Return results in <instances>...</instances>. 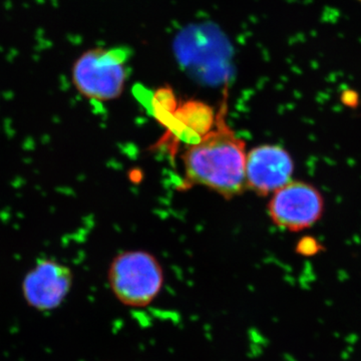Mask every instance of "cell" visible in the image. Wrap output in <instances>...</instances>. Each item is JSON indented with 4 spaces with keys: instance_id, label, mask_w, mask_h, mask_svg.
<instances>
[{
    "instance_id": "52a82bcc",
    "label": "cell",
    "mask_w": 361,
    "mask_h": 361,
    "mask_svg": "<svg viewBox=\"0 0 361 361\" xmlns=\"http://www.w3.org/2000/svg\"><path fill=\"white\" fill-rule=\"evenodd\" d=\"M173 118H176L189 130H194L199 137L212 130L214 111L209 104L197 99L185 102L176 109Z\"/></svg>"
},
{
    "instance_id": "6da1fadb",
    "label": "cell",
    "mask_w": 361,
    "mask_h": 361,
    "mask_svg": "<svg viewBox=\"0 0 361 361\" xmlns=\"http://www.w3.org/2000/svg\"><path fill=\"white\" fill-rule=\"evenodd\" d=\"M216 121V129L188 147L183 157L185 173L194 184L232 199L247 188L246 144L228 127L224 111Z\"/></svg>"
},
{
    "instance_id": "8992f818",
    "label": "cell",
    "mask_w": 361,
    "mask_h": 361,
    "mask_svg": "<svg viewBox=\"0 0 361 361\" xmlns=\"http://www.w3.org/2000/svg\"><path fill=\"white\" fill-rule=\"evenodd\" d=\"M294 161L277 145H261L247 153L246 184L259 196L274 194L292 180Z\"/></svg>"
},
{
    "instance_id": "ba28073f",
    "label": "cell",
    "mask_w": 361,
    "mask_h": 361,
    "mask_svg": "<svg viewBox=\"0 0 361 361\" xmlns=\"http://www.w3.org/2000/svg\"><path fill=\"white\" fill-rule=\"evenodd\" d=\"M153 104L156 113L163 115L170 114L173 116L176 109L178 108V103L172 87L165 85L157 90L153 97Z\"/></svg>"
},
{
    "instance_id": "7a4b0ae2",
    "label": "cell",
    "mask_w": 361,
    "mask_h": 361,
    "mask_svg": "<svg viewBox=\"0 0 361 361\" xmlns=\"http://www.w3.org/2000/svg\"><path fill=\"white\" fill-rule=\"evenodd\" d=\"M130 59L128 47H92L73 61L71 82L80 96L90 101H115L126 89Z\"/></svg>"
},
{
    "instance_id": "277c9868",
    "label": "cell",
    "mask_w": 361,
    "mask_h": 361,
    "mask_svg": "<svg viewBox=\"0 0 361 361\" xmlns=\"http://www.w3.org/2000/svg\"><path fill=\"white\" fill-rule=\"evenodd\" d=\"M324 210L320 192L312 185L291 180L272 194L268 204L271 220L291 232L308 229L319 221Z\"/></svg>"
},
{
    "instance_id": "5b68a950",
    "label": "cell",
    "mask_w": 361,
    "mask_h": 361,
    "mask_svg": "<svg viewBox=\"0 0 361 361\" xmlns=\"http://www.w3.org/2000/svg\"><path fill=\"white\" fill-rule=\"evenodd\" d=\"M70 268L54 259H39L26 273L21 284L28 306L39 311L56 310L63 304L73 286Z\"/></svg>"
},
{
    "instance_id": "3957f363",
    "label": "cell",
    "mask_w": 361,
    "mask_h": 361,
    "mask_svg": "<svg viewBox=\"0 0 361 361\" xmlns=\"http://www.w3.org/2000/svg\"><path fill=\"white\" fill-rule=\"evenodd\" d=\"M109 283L116 299L130 307H146L160 293L164 284L163 268L147 251L118 254L109 269Z\"/></svg>"
}]
</instances>
